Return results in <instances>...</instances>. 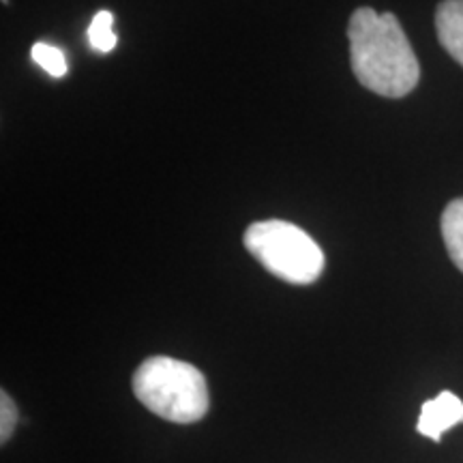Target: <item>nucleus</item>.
I'll return each mask as SVG.
<instances>
[{"instance_id": "1", "label": "nucleus", "mask_w": 463, "mask_h": 463, "mask_svg": "<svg viewBox=\"0 0 463 463\" xmlns=\"http://www.w3.org/2000/svg\"><path fill=\"white\" fill-rule=\"evenodd\" d=\"M352 71L375 95L402 99L416 89L420 65L397 15L358 7L347 24Z\"/></svg>"}, {"instance_id": "2", "label": "nucleus", "mask_w": 463, "mask_h": 463, "mask_svg": "<svg viewBox=\"0 0 463 463\" xmlns=\"http://www.w3.org/2000/svg\"><path fill=\"white\" fill-rule=\"evenodd\" d=\"M133 392L150 412L178 425L204 419L211 405L200 369L170 356L146 358L133 373Z\"/></svg>"}, {"instance_id": "3", "label": "nucleus", "mask_w": 463, "mask_h": 463, "mask_svg": "<svg viewBox=\"0 0 463 463\" xmlns=\"http://www.w3.org/2000/svg\"><path fill=\"white\" fill-rule=\"evenodd\" d=\"M245 247L269 273L294 286L314 283L324 270V253L317 242L298 225L279 219L249 225Z\"/></svg>"}, {"instance_id": "4", "label": "nucleus", "mask_w": 463, "mask_h": 463, "mask_svg": "<svg viewBox=\"0 0 463 463\" xmlns=\"http://www.w3.org/2000/svg\"><path fill=\"white\" fill-rule=\"evenodd\" d=\"M459 422H463V402L450 391H444L436 399L422 403L416 430L420 436L439 442L444 431L459 425Z\"/></svg>"}, {"instance_id": "5", "label": "nucleus", "mask_w": 463, "mask_h": 463, "mask_svg": "<svg viewBox=\"0 0 463 463\" xmlns=\"http://www.w3.org/2000/svg\"><path fill=\"white\" fill-rule=\"evenodd\" d=\"M436 33L442 48L463 67V0H442L438 5Z\"/></svg>"}, {"instance_id": "6", "label": "nucleus", "mask_w": 463, "mask_h": 463, "mask_svg": "<svg viewBox=\"0 0 463 463\" xmlns=\"http://www.w3.org/2000/svg\"><path fill=\"white\" fill-rule=\"evenodd\" d=\"M442 239L457 269L463 273V198H457L442 213Z\"/></svg>"}, {"instance_id": "7", "label": "nucleus", "mask_w": 463, "mask_h": 463, "mask_svg": "<svg viewBox=\"0 0 463 463\" xmlns=\"http://www.w3.org/2000/svg\"><path fill=\"white\" fill-rule=\"evenodd\" d=\"M112 26H114V14L108 9L99 11V14L92 17L90 22V28H89L90 45L97 52H101V54L112 52L116 48V42H118L112 31Z\"/></svg>"}, {"instance_id": "8", "label": "nucleus", "mask_w": 463, "mask_h": 463, "mask_svg": "<svg viewBox=\"0 0 463 463\" xmlns=\"http://www.w3.org/2000/svg\"><path fill=\"white\" fill-rule=\"evenodd\" d=\"M31 56L45 73L52 75V78H62V75L67 73V58L62 54V50L54 48V45L43 42L34 43Z\"/></svg>"}, {"instance_id": "9", "label": "nucleus", "mask_w": 463, "mask_h": 463, "mask_svg": "<svg viewBox=\"0 0 463 463\" xmlns=\"http://www.w3.org/2000/svg\"><path fill=\"white\" fill-rule=\"evenodd\" d=\"M17 425V405L7 391L0 392V442H7L14 436Z\"/></svg>"}]
</instances>
